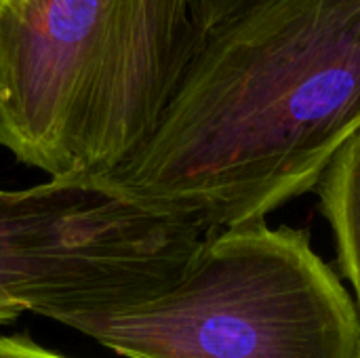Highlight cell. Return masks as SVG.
<instances>
[{"mask_svg":"<svg viewBox=\"0 0 360 358\" xmlns=\"http://www.w3.org/2000/svg\"><path fill=\"white\" fill-rule=\"evenodd\" d=\"M360 133V0H255L215 27L160 124L99 179L205 232L266 222Z\"/></svg>","mask_w":360,"mask_h":358,"instance_id":"6da1fadb","label":"cell"},{"mask_svg":"<svg viewBox=\"0 0 360 358\" xmlns=\"http://www.w3.org/2000/svg\"><path fill=\"white\" fill-rule=\"evenodd\" d=\"M207 36L196 0H0V148L51 179H105Z\"/></svg>","mask_w":360,"mask_h":358,"instance_id":"7a4b0ae2","label":"cell"},{"mask_svg":"<svg viewBox=\"0 0 360 358\" xmlns=\"http://www.w3.org/2000/svg\"><path fill=\"white\" fill-rule=\"evenodd\" d=\"M61 325L127 358H359L360 310L308 230H213L179 276Z\"/></svg>","mask_w":360,"mask_h":358,"instance_id":"3957f363","label":"cell"},{"mask_svg":"<svg viewBox=\"0 0 360 358\" xmlns=\"http://www.w3.org/2000/svg\"><path fill=\"white\" fill-rule=\"evenodd\" d=\"M209 232L148 213L95 179L0 188V325L59 323L173 283Z\"/></svg>","mask_w":360,"mask_h":358,"instance_id":"277c9868","label":"cell"},{"mask_svg":"<svg viewBox=\"0 0 360 358\" xmlns=\"http://www.w3.org/2000/svg\"><path fill=\"white\" fill-rule=\"evenodd\" d=\"M316 192L333 230L338 266L360 308V133L335 156Z\"/></svg>","mask_w":360,"mask_h":358,"instance_id":"5b68a950","label":"cell"},{"mask_svg":"<svg viewBox=\"0 0 360 358\" xmlns=\"http://www.w3.org/2000/svg\"><path fill=\"white\" fill-rule=\"evenodd\" d=\"M251 2H255V0H196L202 23L209 34L215 27H219L221 23H226L230 17H234L236 13L247 8Z\"/></svg>","mask_w":360,"mask_h":358,"instance_id":"8992f818","label":"cell"},{"mask_svg":"<svg viewBox=\"0 0 360 358\" xmlns=\"http://www.w3.org/2000/svg\"><path fill=\"white\" fill-rule=\"evenodd\" d=\"M0 358H72L38 346L25 335H0Z\"/></svg>","mask_w":360,"mask_h":358,"instance_id":"52a82bcc","label":"cell"},{"mask_svg":"<svg viewBox=\"0 0 360 358\" xmlns=\"http://www.w3.org/2000/svg\"><path fill=\"white\" fill-rule=\"evenodd\" d=\"M359 310H360V308H359ZM359 358H360V354H359Z\"/></svg>","mask_w":360,"mask_h":358,"instance_id":"ba28073f","label":"cell"}]
</instances>
